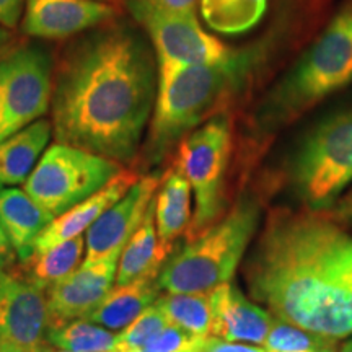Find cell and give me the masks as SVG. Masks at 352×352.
<instances>
[{"instance_id":"1","label":"cell","mask_w":352,"mask_h":352,"mask_svg":"<svg viewBox=\"0 0 352 352\" xmlns=\"http://www.w3.org/2000/svg\"><path fill=\"white\" fill-rule=\"evenodd\" d=\"M158 87L147 34L127 21H107L63 47L54 65L51 124L57 144L118 164L140 152Z\"/></svg>"},{"instance_id":"2","label":"cell","mask_w":352,"mask_h":352,"mask_svg":"<svg viewBox=\"0 0 352 352\" xmlns=\"http://www.w3.org/2000/svg\"><path fill=\"white\" fill-rule=\"evenodd\" d=\"M246 283L277 320L331 340L352 334V236L331 217L271 214Z\"/></svg>"},{"instance_id":"3","label":"cell","mask_w":352,"mask_h":352,"mask_svg":"<svg viewBox=\"0 0 352 352\" xmlns=\"http://www.w3.org/2000/svg\"><path fill=\"white\" fill-rule=\"evenodd\" d=\"M287 43V28L276 26L256 41L230 50L223 59L158 74L155 107L142 147L147 166L165 160L191 131L223 114L248 94Z\"/></svg>"},{"instance_id":"4","label":"cell","mask_w":352,"mask_h":352,"mask_svg":"<svg viewBox=\"0 0 352 352\" xmlns=\"http://www.w3.org/2000/svg\"><path fill=\"white\" fill-rule=\"evenodd\" d=\"M352 85V0H346L323 32L274 82L254 109L259 139L292 124L316 104Z\"/></svg>"},{"instance_id":"5","label":"cell","mask_w":352,"mask_h":352,"mask_svg":"<svg viewBox=\"0 0 352 352\" xmlns=\"http://www.w3.org/2000/svg\"><path fill=\"white\" fill-rule=\"evenodd\" d=\"M259 215V202L241 197L226 217L166 259L158 274L160 289L170 294H206L227 284L256 232Z\"/></svg>"},{"instance_id":"6","label":"cell","mask_w":352,"mask_h":352,"mask_svg":"<svg viewBox=\"0 0 352 352\" xmlns=\"http://www.w3.org/2000/svg\"><path fill=\"white\" fill-rule=\"evenodd\" d=\"M289 183L311 212L329 210L352 183V107L316 121L297 145Z\"/></svg>"},{"instance_id":"7","label":"cell","mask_w":352,"mask_h":352,"mask_svg":"<svg viewBox=\"0 0 352 352\" xmlns=\"http://www.w3.org/2000/svg\"><path fill=\"white\" fill-rule=\"evenodd\" d=\"M232 148V121L226 113L202 122L179 142L175 166L188 179L196 199L195 217L188 228L189 240L215 226L226 209Z\"/></svg>"},{"instance_id":"8","label":"cell","mask_w":352,"mask_h":352,"mask_svg":"<svg viewBox=\"0 0 352 352\" xmlns=\"http://www.w3.org/2000/svg\"><path fill=\"white\" fill-rule=\"evenodd\" d=\"M121 171V165L65 144H54L25 182V192L54 217L100 191Z\"/></svg>"},{"instance_id":"9","label":"cell","mask_w":352,"mask_h":352,"mask_svg":"<svg viewBox=\"0 0 352 352\" xmlns=\"http://www.w3.org/2000/svg\"><path fill=\"white\" fill-rule=\"evenodd\" d=\"M54 60L39 43L0 56V142L50 111Z\"/></svg>"},{"instance_id":"10","label":"cell","mask_w":352,"mask_h":352,"mask_svg":"<svg viewBox=\"0 0 352 352\" xmlns=\"http://www.w3.org/2000/svg\"><path fill=\"white\" fill-rule=\"evenodd\" d=\"M135 21L152 44L158 74L215 63L232 50L204 30L195 10L151 12Z\"/></svg>"},{"instance_id":"11","label":"cell","mask_w":352,"mask_h":352,"mask_svg":"<svg viewBox=\"0 0 352 352\" xmlns=\"http://www.w3.org/2000/svg\"><path fill=\"white\" fill-rule=\"evenodd\" d=\"M47 292L7 272L0 283V341L20 352H44L47 342Z\"/></svg>"},{"instance_id":"12","label":"cell","mask_w":352,"mask_h":352,"mask_svg":"<svg viewBox=\"0 0 352 352\" xmlns=\"http://www.w3.org/2000/svg\"><path fill=\"white\" fill-rule=\"evenodd\" d=\"M160 182V173L140 176L116 204L100 215L87 232V254L82 266L100 263L108 254L124 248L132 233L142 223Z\"/></svg>"},{"instance_id":"13","label":"cell","mask_w":352,"mask_h":352,"mask_svg":"<svg viewBox=\"0 0 352 352\" xmlns=\"http://www.w3.org/2000/svg\"><path fill=\"white\" fill-rule=\"evenodd\" d=\"M122 250H116L100 263L80 270L46 290L50 327L85 320L108 296L116 279L118 263Z\"/></svg>"},{"instance_id":"14","label":"cell","mask_w":352,"mask_h":352,"mask_svg":"<svg viewBox=\"0 0 352 352\" xmlns=\"http://www.w3.org/2000/svg\"><path fill=\"white\" fill-rule=\"evenodd\" d=\"M116 7L98 0H26L21 30L39 39H67L114 20Z\"/></svg>"},{"instance_id":"15","label":"cell","mask_w":352,"mask_h":352,"mask_svg":"<svg viewBox=\"0 0 352 352\" xmlns=\"http://www.w3.org/2000/svg\"><path fill=\"white\" fill-rule=\"evenodd\" d=\"M140 176L134 171L121 170L108 184H104L100 191L87 197L85 201L78 202L67 212L56 217L44 230L39 233L33 243V252H44L57 243H63L65 240L80 236L98 220L104 210H108L113 204H116L129 189L134 186Z\"/></svg>"},{"instance_id":"16","label":"cell","mask_w":352,"mask_h":352,"mask_svg":"<svg viewBox=\"0 0 352 352\" xmlns=\"http://www.w3.org/2000/svg\"><path fill=\"white\" fill-rule=\"evenodd\" d=\"M212 305V336L223 341H243L263 344L276 318L266 310L246 300L243 294L230 284L210 292Z\"/></svg>"},{"instance_id":"17","label":"cell","mask_w":352,"mask_h":352,"mask_svg":"<svg viewBox=\"0 0 352 352\" xmlns=\"http://www.w3.org/2000/svg\"><path fill=\"white\" fill-rule=\"evenodd\" d=\"M47 210L25 191L7 188L0 191V226L15 250L20 263L30 258L36 236L54 220Z\"/></svg>"},{"instance_id":"18","label":"cell","mask_w":352,"mask_h":352,"mask_svg":"<svg viewBox=\"0 0 352 352\" xmlns=\"http://www.w3.org/2000/svg\"><path fill=\"white\" fill-rule=\"evenodd\" d=\"M50 120L32 122L0 142V184L25 183L43 157L52 135Z\"/></svg>"},{"instance_id":"19","label":"cell","mask_w":352,"mask_h":352,"mask_svg":"<svg viewBox=\"0 0 352 352\" xmlns=\"http://www.w3.org/2000/svg\"><path fill=\"white\" fill-rule=\"evenodd\" d=\"M158 274L142 276L126 285L109 290L103 302L85 320L109 329H124L158 298Z\"/></svg>"},{"instance_id":"20","label":"cell","mask_w":352,"mask_h":352,"mask_svg":"<svg viewBox=\"0 0 352 352\" xmlns=\"http://www.w3.org/2000/svg\"><path fill=\"white\" fill-rule=\"evenodd\" d=\"M171 250L158 240L155 230V197L144 215L142 223L122 248L118 263L116 285H126L139 277L160 272Z\"/></svg>"},{"instance_id":"21","label":"cell","mask_w":352,"mask_h":352,"mask_svg":"<svg viewBox=\"0 0 352 352\" xmlns=\"http://www.w3.org/2000/svg\"><path fill=\"white\" fill-rule=\"evenodd\" d=\"M155 226L158 240L170 250L191 226V186L176 166L162 176L155 196Z\"/></svg>"},{"instance_id":"22","label":"cell","mask_w":352,"mask_h":352,"mask_svg":"<svg viewBox=\"0 0 352 352\" xmlns=\"http://www.w3.org/2000/svg\"><path fill=\"white\" fill-rule=\"evenodd\" d=\"M85 240L82 236L65 240L44 252L32 253L30 258L21 261V277L38 287L47 290L52 285L67 279L76 272L82 261Z\"/></svg>"},{"instance_id":"23","label":"cell","mask_w":352,"mask_h":352,"mask_svg":"<svg viewBox=\"0 0 352 352\" xmlns=\"http://www.w3.org/2000/svg\"><path fill=\"white\" fill-rule=\"evenodd\" d=\"M270 0H199L204 23L223 36H239L256 28Z\"/></svg>"},{"instance_id":"24","label":"cell","mask_w":352,"mask_h":352,"mask_svg":"<svg viewBox=\"0 0 352 352\" xmlns=\"http://www.w3.org/2000/svg\"><path fill=\"white\" fill-rule=\"evenodd\" d=\"M155 305L166 320L196 336H212V305L210 294H166Z\"/></svg>"},{"instance_id":"25","label":"cell","mask_w":352,"mask_h":352,"mask_svg":"<svg viewBox=\"0 0 352 352\" xmlns=\"http://www.w3.org/2000/svg\"><path fill=\"white\" fill-rule=\"evenodd\" d=\"M116 336L88 320H74L47 328L50 346L74 352H116Z\"/></svg>"},{"instance_id":"26","label":"cell","mask_w":352,"mask_h":352,"mask_svg":"<svg viewBox=\"0 0 352 352\" xmlns=\"http://www.w3.org/2000/svg\"><path fill=\"white\" fill-rule=\"evenodd\" d=\"M270 352H338L336 340L276 320L266 341Z\"/></svg>"},{"instance_id":"27","label":"cell","mask_w":352,"mask_h":352,"mask_svg":"<svg viewBox=\"0 0 352 352\" xmlns=\"http://www.w3.org/2000/svg\"><path fill=\"white\" fill-rule=\"evenodd\" d=\"M170 321L164 311L155 303L147 307L127 327L124 331L116 336V352H135L142 351L153 338L158 336Z\"/></svg>"},{"instance_id":"28","label":"cell","mask_w":352,"mask_h":352,"mask_svg":"<svg viewBox=\"0 0 352 352\" xmlns=\"http://www.w3.org/2000/svg\"><path fill=\"white\" fill-rule=\"evenodd\" d=\"M204 340L202 336L186 331V329L168 323L158 336L148 342L142 351L145 352H196L197 346Z\"/></svg>"},{"instance_id":"29","label":"cell","mask_w":352,"mask_h":352,"mask_svg":"<svg viewBox=\"0 0 352 352\" xmlns=\"http://www.w3.org/2000/svg\"><path fill=\"white\" fill-rule=\"evenodd\" d=\"M199 0H127V8L134 20L151 12H189Z\"/></svg>"},{"instance_id":"30","label":"cell","mask_w":352,"mask_h":352,"mask_svg":"<svg viewBox=\"0 0 352 352\" xmlns=\"http://www.w3.org/2000/svg\"><path fill=\"white\" fill-rule=\"evenodd\" d=\"M196 352H270L259 347H252L245 344H235V342L217 340L215 336H208L201 341Z\"/></svg>"},{"instance_id":"31","label":"cell","mask_w":352,"mask_h":352,"mask_svg":"<svg viewBox=\"0 0 352 352\" xmlns=\"http://www.w3.org/2000/svg\"><path fill=\"white\" fill-rule=\"evenodd\" d=\"M26 0H0V25L3 28H15L20 23Z\"/></svg>"},{"instance_id":"32","label":"cell","mask_w":352,"mask_h":352,"mask_svg":"<svg viewBox=\"0 0 352 352\" xmlns=\"http://www.w3.org/2000/svg\"><path fill=\"white\" fill-rule=\"evenodd\" d=\"M329 217H331L334 222L352 226V189H349L344 196H341L340 199L336 201V204L329 209Z\"/></svg>"},{"instance_id":"33","label":"cell","mask_w":352,"mask_h":352,"mask_svg":"<svg viewBox=\"0 0 352 352\" xmlns=\"http://www.w3.org/2000/svg\"><path fill=\"white\" fill-rule=\"evenodd\" d=\"M13 263H15V250H13L3 227L0 226V270L8 271Z\"/></svg>"},{"instance_id":"34","label":"cell","mask_w":352,"mask_h":352,"mask_svg":"<svg viewBox=\"0 0 352 352\" xmlns=\"http://www.w3.org/2000/svg\"><path fill=\"white\" fill-rule=\"evenodd\" d=\"M8 39H10V34H8V32L3 26H0V51H2V47L8 43Z\"/></svg>"},{"instance_id":"35","label":"cell","mask_w":352,"mask_h":352,"mask_svg":"<svg viewBox=\"0 0 352 352\" xmlns=\"http://www.w3.org/2000/svg\"><path fill=\"white\" fill-rule=\"evenodd\" d=\"M0 352H20V351L15 349V347L10 344H7V342L0 341Z\"/></svg>"},{"instance_id":"36","label":"cell","mask_w":352,"mask_h":352,"mask_svg":"<svg viewBox=\"0 0 352 352\" xmlns=\"http://www.w3.org/2000/svg\"><path fill=\"white\" fill-rule=\"evenodd\" d=\"M341 352H352V340L347 341L346 344L341 347Z\"/></svg>"},{"instance_id":"37","label":"cell","mask_w":352,"mask_h":352,"mask_svg":"<svg viewBox=\"0 0 352 352\" xmlns=\"http://www.w3.org/2000/svg\"><path fill=\"white\" fill-rule=\"evenodd\" d=\"M44 352H74V351H67V349H59V347H57V349H52V347L50 346V347H47V349L44 351Z\"/></svg>"},{"instance_id":"38","label":"cell","mask_w":352,"mask_h":352,"mask_svg":"<svg viewBox=\"0 0 352 352\" xmlns=\"http://www.w3.org/2000/svg\"><path fill=\"white\" fill-rule=\"evenodd\" d=\"M7 272H8V271H3V270H0V283H2V279H3V277H6Z\"/></svg>"},{"instance_id":"39","label":"cell","mask_w":352,"mask_h":352,"mask_svg":"<svg viewBox=\"0 0 352 352\" xmlns=\"http://www.w3.org/2000/svg\"><path fill=\"white\" fill-rule=\"evenodd\" d=\"M98 2H108V3H111V2H114V0H98Z\"/></svg>"},{"instance_id":"40","label":"cell","mask_w":352,"mask_h":352,"mask_svg":"<svg viewBox=\"0 0 352 352\" xmlns=\"http://www.w3.org/2000/svg\"><path fill=\"white\" fill-rule=\"evenodd\" d=\"M135 352H145V351H135Z\"/></svg>"}]
</instances>
